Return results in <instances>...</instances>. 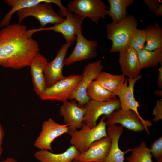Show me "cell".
<instances>
[{"instance_id":"cell-1","label":"cell","mask_w":162,"mask_h":162,"mask_svg":"<svg viewBox=\"0 0 162 162\" xmlns=\"http://www.w3.org/2000/svg\"><path fill=\"white\" fill-rule=\"evenodd\" d=\"M26 26L14 23L0 30V65L20 69L30 66L40 53L37 42L29 35Z\"/></svg>"},{"instance_id":"cell-2","label":"cell","mask_w":162,"mask_h":162,"mask_svg":"<svg viewBox=\"0 0 162 162\" xmlns=\"http://www.w3.org/2000/svg\"><path fill=\"white\" fill-rule=\"evenodd\" d=\"M67 8L62 4L61 0H48L46 2L36 5L21 9L17 12L19 23L25 18L32 16L39 21L41 27L44 28L47 24H58L64 20V16Z\"/></svg>"},{"instance_id":"cell-3","label":"cell","mask_w":162,"mask_h":162,"mask_svg":"<svg viewBox=\"0 0 162 162\" xmlns=\"http://www.w3.org/2000/svg\"><path fill=\"white\" fill-rule=\"evenodd\" d=\"M138 25L137 20L133 15H128L118 22H112L107 24V38L112 42L110 52H119L128 46L130 38L137 28Z\"/></svg>"},{"instance_id":"cell-4","label":"cell","mask_w":162,"mask_h":162,"mask_svg":"<svg viewBox=\"0 0 162 162\" xmlns=\"http://www.w3.org/2000/svg\"><path fill=\"white\" fill-rule=\"evenodd\" d=\"M106 117L103 116L98 124L92 128L83 123L81 129L69 132L70 142L80 153L86 151L93 142L107 136Z\"/></svg>"},{"instance_id":"cell-5","label":"cell","mask_w":162,"mask_h":162,"mask_svg":"<svg viewBox=\"0 0 162 162\" xmlns=\"http://www.w3.org/2000/svg\"><path fill=\"white\" fill-rule=\"evenodd\" d=\"M105 116L107 118L105 123L107 126L119 123L134 131L139 132L145 130L148 134H150L148 128L152 125V123L148 119L139 117L132 110L120 108Z\"/></svg>"},{"instance_id":"cell-6","label":"cell","mask_w":162,"mask_h":162,"mask_svg":"<svg viewBox=\"0 0 162 162\" xmlns=\"http://www.w3.org/2000/svg\"><path fill=\"white\" fill-rule=\"evenodd\" d=\"M67 8L72 13L89 18L96 24L104 19L109 8L101 0H73L67 4Z\"/></svg>"},{"instance_id":"cell-7","label":"cell","mask_w":162,"mask_h":162,"mask_svg":"<svg viewBox=\"0 0 162 162\" xmlns=\"http://www.w3.org/2000/svg\"><path fill=\"white\" fill-rule=\"evenodd\" d=\"M65 16L64 20L58 24L46 28H34L28 30V33L32 36L34 33L39 31H52L62 34L66 42L73 44L76 40L77 33L82 32V26L85 18L72 13L68 9Z\"/></svg>"},{"instance_id":"cell-8","label":"cell","mask_w":162,"mask_h":162,"mask_svg":"<svg viewBox=\"0 0 162 162\" xmlns=\"http://www.w3.org/2000/svg\"><path fill=\"white\" fill-rule=\"evenodd\" d=\"M82 75L71 74L49 88L39 96L44 100L58 101L62 102L69 100L71 95L78 86Z\"/></svg>"},{"instance_id":"cell-9","label":"cell","mask_w":162,"mask_h":162,"mask_svg":"<svg viewBox=\"0 0 162 162\" xmlns=\"http://www.w3.org/2000/svg\"><path fill=\"white\" fill-rule=\"evenodd\" d=\"M104 68L100 60L89 63L84 67L81 80L69 100H75L81 106H84L90 100L86 92L91 83L95 80Z\"/></svg>"},{"instance_id":"cell-10","label":"cell","mask_w":162,"mask_h":162,"mask_svg":"<svg viewBox=\"0 0 162 162\" xmlns=\"http://www.w3.org/2000/svg\"><path fill=\"white\" fill-rule=\"evenodd\" d=\"M86 109L83 122L91 128L97 124V121L101 115L106 116L120 108V103L117 97L109 100L97 101L90 99L84 106Z\"/></svg>"},{"instance_id":"cell-11","label":"cell","mask_w":162,"mask_h":162,"mask_svg":"<svg viewBox=\"0 0 162 162\" xmlns=\"http://www.w3.org/2000/svg\"><path fill=\"white\" fill-rule=\"evenodd\" d=\"M67 124H60L50 118L44 121L41 130L34 143V146L40 150L46 149L53 151L52 143L56 138L65 133H68Z\"/></svg>"},{"instance_id":"cell-12","label":"cell","mask_w":162,"mask_h":162,"mask_svg":"<svg viewBox=\"0 0 162 162\" xmlns=\"http://www.w3.org/2000/svg\"><path fill=\"white\" fill-rule=\"evenodd\" d=\"M81 32L76 34V43L70 54L64 61V65L69 66L81 61L91 59L98 56L97 42L85 38Z\"/></svg>"},{"instance_id":"cell-13","label":"cell","mask_w":162,"mask_h":162,"mask_svg":"<svg viewBox=\"0 0 162 162\" xmlns=\"http://www.w3.org/2000/svg\"><path fill=\"white\" fill-rule=\"evenodd\" d=\"M72 44L65 42L59 49L55 58L44 66V74L47 88L65 77L63 74L64 61L69 48Z\"/></svg>"},{"instance_id":"cell-14","label":"cell","mask_w":162,"mask_h":162,"mask_svg":"<svg viewBox=\"0 0 162 162\" xmlns=\"http://www.w3.org/2000/svg\"><path fill=\"white\" fill-rule=\"evenodd\" d=\"M62 102L59 108V114L63 117L65 124L68 125L69 132L81 128L86 112L85 107L80 106L75 100Z\"/></svg>"},{"instance_id":"cell-15","label":"cell","mask_w":162,"mask_h":162,"mask_svg":"<svg viewBox=\"0 0 162 162\" xmlns=\"http://www.w3.org/2000/svg\"><path fill=\"white\" fill-rule=\"evenodd\" d=\"M141 78L140 75L135 78H126L122 86L114 93L116 96L118 97L121 109L132 110L140 117H142L138 111L140 105L135 98L134 91L136 82Z\"/></svg>"},{"instance_id":"cell-16","label":"cell","mask_w":162,"mask_h":162,"mask_svg":"<svg viewBox=\"0 0 162 162\" xmlns=\"http://www.w3.org/2000/svg\"><path fill=\"white\" fill-rule=\"evenodd\" d=\"M111 144L108 136L92 143L85 152L80 153L75 159L82 162H103Z\"/></svg>"},{"instance_id":"cell-17","label":"cell","mask_w":162,"mask_h":162,"mask_svg":"<svg viewBox=\"0 0 162 162\" xmlns=\"http://www.w3.org/2000/svg\"><path fill=\"white\" fill-rule=\"evenodd\" d=\"M119 53L118 62L122 74L128 78H135L141 75L142 69L137 52L128 46Z\"/></svg>"},{"instance_id":"cell-18","label":"cell","mask_w":162,"mask_h":162,"mask_svg":"<svg viewBox=\"0 0 162 162\" xmlns=\"http://www.w3.org/2000/svg\"><path fill=\"white\" fill-rule=\"evenodd\" d=\"M124 131L123 127L116 124L107 126V136L111 140V144L109 152L103 162H124L125 154L131 149L125 151H122L119 147L118 142Z\"/></svg>"},{"instance_id":"cell-19","label":"cell","mask_w":162,"mask_h":162,"mask_svg":"<svg viewBox=\"0 0 162 162\" xmlns=\"http://www.w3.org/2000/svg\"><path fill=\"white\" fill-rule=\"evenodd\" d=\"M48 62L47 59L39 53L35 57L29 66L34 90L39 96L47 88L44 69Z\"/></svg>"},{"instance_id":"cell-20","label":"cell","mask_w":162,"mask_h":162,"mask_svg":"<svg viewBox=\"0 0 162 162\" xmlns=\"http://www.w3.org/2000/svg\"><path fill=\"white\" fill-rule=\"evenodd\" d=\"M80 153L73 146H70L64 152L54 153L46 149L35 152L34 157L40 162H71Z\"/></svg>"},{"instance_id":"cell-21","label":"cell","mask_w":162,"mask_h":162,"mask_svg":"<svg viewBox=\"0 0 162 162\" xmlns=\"http://www.w3.org/2000/svg\"><path fill=\"white\" fill-rule=\"evenodd\" d=\"M125 79V76L123 74L115 75L102 71L94 80L114 94L123 85Z\"/></svg>"},{"instance_id":"cell-22","label":"cell","mask_w":162,"mask_h":162,"mask_svg":"<svg viewBox=\"0 0 162 162\" xmlns=\"http://www.w3.org/2000/svg\"><path fill=\"white\" fill-rule=\"evenodd\" d=\"M48 0H5L6 4L11 8V10L6 15L0 23V28L5 27L10 24L12 16L16 12L46 2Z\"/></svg>"},{"instance_id":"cell-23","label":"cell","mask_w":162,"mask_h":162,"mask_svg":"<svg viewBox=\"0 0 162 162\" xmlns=\"http://www.w3.org/2000/svg\"><path fill=\"white\" fill-rule=\"evenodd\" d=\"M110 8L107 11L112 19V22H118L125 18L128 15L127 8L132 5L134 0H108Z\"/></svg>"},{"instance_id":"cell-24","label":"cell","mask_w":162,"mask_h":162,"mask_svg":"<svg viewBox=\"0 0 162 162\" xmlns=\"http://www.w3.org/2000/svg\"><path fill=\"white\" fill-rule=\"evenodd\" d=\"M137 52L142 69L156 67L162 63V47L152 51L144 49Z\"/></svg>"},{"instance_id":"cell-25","label":"cell","mask_w":162,"mask_h":162,"mask_svg":"<svg viewBox=\"0 0 162 162\" xmlns=\"http://www.w3.org/2000/svg\"><path fill=\"white\" fill-rule=\"evenodd\" d=\"M146 44L144 49L152 51L162 47V28L158 22L148 26L145 29Z\"/></svg>"},{"instance_id":"cell-26","label":"cell","mask_w":162,"mask_h":162,"mask_svg":"<svg viewBox=\"0 0 162 162\" xmlns=\"http://www.w3.org/2000/svg\"><path fill=\"white\" fill-rule=\"evenodd\" d=\"M86 94L91 99L99 102L107 101L116 97L113 93L104 88L94 80L89 85Z\"/></svg>"},{"instance_id":"cell-27","label":"cell","mask_w":162,"mask_h":162,"mask_svg":"<svg viewBox=\"0 0 162 162\" xmlns=\"http://www.w3.org/2000/svg\"><path fill=\"white\" fill-rule=\"evenodd\" d=\"M130 155L127 158L128 162H153L149 148L143 141L140 145L131 149Z\"/></svg>"},{"instance_id":"cell-28","label":"cell","mask_w":162,"mask_h":162,"mask_svg":"<svg viewBox=\"0 0 162 162\" xmlns=\"http://www.w3.org/2000/svg\"><path fill=\"white\" fill-rule=\"evenodd\" d=\"M146 32L145 29L137 28L134 32L129 42L128 46L137 52L144 49L146 42Z\"/></svg>"},{"instance_id":"cell-29","label":"cell","mask_w":162,"mask_h":162,"mask_svg":"<svg viewBox=\"0 0 162 162\" xmlns=\"http://www.w3.org/2000/svg\"><path fill=\"white\" fill-rule=\"evenodd\" d=\"M152 156L158 160L162 157V137L160 136L152 144L149 148Z\"/></svg>"},{"instance_id":"cell-30","label":"cell","mask_w":162,"mask_h":162,"mask_svg":"<svg viewBox=\"0 0 162 162\" xmlns=\"http://www.w3.org/2000/svg\"><path fill=\"white\" fill-rule=\"evenodd\" d=\"M152 114L154 116L153 121L157 122L162 119V99L158 100L153 108Z\"/></svg>"},{"instance_id":"cell-31","label":"cell","mask_w":162,"mask_h":162,"mask_svg":"<svg viewBox=\"0 0 162 162\" xmlns=\"http://www.w3.org/2000/svg\"><path fill=\"white\" fill-rule=\"evenodd\" d=\"M143 1L149 9L154 13L160 4L159 0H144Z\"/></svg>"},{"instance_id":"cell-32","label":"cell","mask_w":162,"mask_h":162,"mask_svg":"<svg viewBox=\"0 0 162 162\" xmlns=\"http://www.w3.org/2000/svg\"><path fill=\"white\" fill-rule=\"evenodd\" d=\"M4 136V130L2 124L0 123V159L3 150V148L2 147V145L3 143V139Z\"/></svg>"},{"instance_id":"cell-33","label":"cell","mask_w":162,"mask_h":162,"mask_svg":"<svg viewBox=\"0 0 162 162\" xmlns=\"http://www.w3.org/2000/svg\"><path fill=\"white\" fill-rule=\"evenodd\" d=\"M157 82L159 87L161 89L162 88V63L159 70Z\"/></svg>"},{"instance_id":"cell-34","label":"cell","mask_w":162,"mask_h":162,"mask_svg":"<svg viewBox=\"0 0 162 162\" xmlns=\"http://www.w3.org/2000/svg\"><path fill=\"white\" fill-rule=\"evenodd\" d=\"M156 16H162V3H161L159 8L154 13Z\"/></svg>"},{"instance_id":"cell-35","label":"cell","mask_w":162,"mask_h":162,"mask_svg":"<svg viewBox=\"0 0 162 162\" xmlns=\"http://www.w3.org/2000/svg\"><path fill=\"white\" fill-rule=\"evenodd\" d=\"M0 162H17L14 158H9Z\"/></svg>"},{"instance_id":"cell-36","label":"cell","mask_w":162,"mask_h":162,"mask_svg":"<svg viewBox=\"0 0 162 162\" xmlns=\"http://www.w3.org/2000/svg\"><path fill=\"white\" fill-rule=\"evenodd\" d=\"M155 94L156 95L162 98V90H157L155 91Z\"/></svg>"},{"instance_id":"cell-37","label":"cell","mask_w":162,"mask_h":162,"mask_svg":"<svg viewBox=\"0 0 162 162\" xmlns=\"http://www.w3.org/2000/svg\"><path fill=\"white\" fill-rule=\"evenodd\" d=\"M71 162H82L78 160L74 159Z\"/></svg>"}]
</instances>
